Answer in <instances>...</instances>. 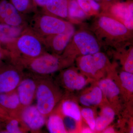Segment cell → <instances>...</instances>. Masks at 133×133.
Instances as JSON below:
<instances>
[{
    "label": "cell",
    "mask_w": 133,
    "mask_h": 133,
    "mask_svg": "<svg viewBox=\"0 0 133 133\" xmlns=\"http://www.w3.org/2000/svg\"><path fill=\"white\" fill-rule=\"evenodd\" d=\"M10 62L19 59H32L48 52L43 38L29 26L6 49Z\"/></svg>",
    "instance_id": "6da1fadb"
},
{
    "label": "cell",
    "mask_w": 133,
    "mask_h": 133,
    "mask_svg": "<svg viewBox=\"0 0 133 133\" xmlns=\"http://www.w3.org/2000/svg\"><path fill=\"white\" fill-rule=\"evenodd\" d=\"M60 87L50 76H39L35 99L39 111L48 117L64 98Z\"/></svg>",
    "instance_id": "3957f363"
},
{
    "label": "cell",
    "mask_w": 133,
    "mask_h": 133,
    "mask_svg": "<svg viewBox=\"0 0 133 133\" xmlns=\"http://www.w3.org/2000/svg\"><path fill=\"white\" fill-rule=\"evenodd\" d=\"M3 122L4 121H3L1 119H0V128H1V127L2 122Z\"/></svg>",
    "instance_id": "8d00e7d4"
},
{
    "label": "cell",
    "mask_w": 133,
    "mask_h": 133,
    "mask_svg": "<svg viewBox=\"0 0 133 133\" xmlns=\"http://www.w3.org/2000/svg\"><path fill=\"white\" fill-rule=\"evenodd\" d=\"M103 95L99 87L96 86L90 92L81 95L79 101L82 105L87 107L97 105L102 102Z\"/></svg>",
    "instance_id": "ffe728a7"
},
{
    "label": "cell",
    "mask_w": 133,
    "mask_h": 133,
    "mask_svg": "<svg viewBox=\"0 0 133 133\" xmlns=\"http://www.w3.org/2000/svg\"><path fill=\"white\" fill-rule=\"evenodd\" d=\"M10 60V53L7 50L3 49L0 46V65L4 63L3 61L6 59Z\"/></svg>",
    "instance_id": "4dcf8cb0"
},
{
    "label": "cell",
    "mask_w": 133,
    "mask_h": 133,
    "mask_svg": "<svg viewBox=\"0 0 133 133\" xmlns=\"http://www.w3.org/2000/svg\"><path fill=\"white\" fill-rule=\"evenodd\" d=\"M72 59L48 52L33 59H19L12 63L35 75L46 76L67 68Z\"/></svg>",
    "instance_id": "7a4b0ae2"
},
{
    "label": "cell",
    "mask_w": 133,
    "mask_h": 133,
    "mask_svg": "<svg viewBox=\"0 0 133 133\" xmlns=\"http://www.w3.org/2000/svg\"><path fill=\"white\" fill-rule=\"evenodd\" d=\"M29 17L18 12L9 0H0V23L17 27L28 26Z\"/></svg>",
    "instance_id": "52a82bcc"
},
{
    "label": "cell",
    "mask_w": 133,
    "mask_h": 133,
    "mask_svg": "<svg viewBox=\"0 0 133 133\" xmlns=\"http://www.w3.org/2000/svg\"><path fill=\"white\" fill-rule=\"evenodd\" d=\"M61 111L62 114L65 117H70L76 121L81 120V111L77 103L73 101L66 99L62 101Z\"/></svg>",
    "instance_id": "ac0fdd59"
},
{
    "label": "cell",
    "mask_w": 133,
    "mask_h": 133,
    "mask_svg": "<svg viewBox=\"0 0 133 133\" xmlns=\"http://www.w3.org/2000/svg\"><path fill=\"white\" fill-rule=\"evenodd\" d=\"M128 15L124 21V25L129 30L133 28V4L131 3L128 6Z\"/></svg>",
    "instance_id": "83f0119b"
},
{
    "label": "cell",
    "mask_w": 133,
    "mask_h": 133,
    "mask_svg": "<svg viewBox=\"0 0 133 133\" xmlns=\"http://www.w3.org/2000/svg\"><path fill=\"white\" fill-rule=\"evenodd\" d=\"M69 23L63 19L38 10L29 18L28 26L43 38L64 32Z\"/></svg>",
    "instance_id": "277c9868"
},
{
    "label": "cell",
    "mask_w": 133,
    "mask_h": 133,
    "mask_svg": "<svg viewBox=\"0 0 133 133\" xmlns=\"http://www.w3.org/2000/svg\"><path fill=\"white\" fill-rule=\"evenodd\" d=\"M107 58L104 54L98 52L93 55H83L79 58V67L85 74L92 76L105 67Z\"/></svg>",
    "instance_id": "8fae6325"
},
{
    "label": "cell",
    "mask_w": 133,
    "mask_h": 133,
    "mask_svg": "<svg viewBox=\"0 0 133 133\" xmlns=\"http://www.w3.org/2000/svg\"><path fill=\"white\" fill-rule=\"evenodd\" d=\"M74 29L69 23L64 32L43 38L47 49L52 54L62 55L70 42L74 34Z\"/></svg>",
    "instance_id": "ba28073f"
},
{
    "label": "cell",
    "mask_w": 133,
    "mask_h": 133,
    "mask_svg": "<svg viewBox=\"0 0 133 133\" xmlns=\"http://www.w3.org/2000/svg\"><path fill=\"white\" fill-rule=\"evenodd\" d=\"M77 2L84 12H88L91 10L90 5L86 0H77Z\"/></svg>",
    "instance_id": "1f68e13d"
},
{
    "label": "cell",
    "mask_w": 133,
    "mask_h": 133,
    "mask_svg": "<svg viewBox=\"0 0 133 133\" xmlns=\"http://www.w3.org/2000/svg\"><path fill=\"white\" fill-rule=\"evenodd\" d=\"M87 1H90V0H86Z\"/></svg>",
    "instance_id": "74e56055"
},
{
    "label": "cell",
    "mask_w": 133,
    "mask_h": 133,
    "mask_svg": "<svg viewBox=\"0 0 133 133\" xmlns=\"http://www.w3.org/2000/svg\"><path fill=\"white\" fill-rule=\"evenodd\" d=\"M66 117L68 120H66V121H64L66 130L67 131L69 129L70 131H74L76 128V121L70 117Z\"/></svg>",
    "instance_id": "f546056e"
},
{
    "label": "cell",
    "mask_w": 133,
    "mask_h": 133,
    "mask_svg": "<svg viewBox=\"0 0 133 133\" xmlns=\"http://www.w3.org/2000/svg\"><path fill=\"white\" fill-rule=\"evenodd\" d=\"M39 76L27 71L16 89L21 104L24 108L32 104L35 99Z\"/></svg>",
    "instance_id": "8992f818"
},
{
    "label": "cell",
    "mask_w": 133,
    "mask_h": 133,
    "mask_svg": "<svg viewBox=\"0 0 133 133\" xmlns=\"http://www.w3.org/2000/svg\"><path fill=\"white\" fill-rule=\"evenodd\" d=\"M68 16L72 19H81L86 16L85 12L79 7L75 0H71L68 4Z\"/></svg>",
    "instance_id": "cb8c5ba5"
},
{
    "label": "cell",
    "mask_w": 133,
    "mask_h": 133,
    "mask_svg": "<svg viewBox=\"0 0 133 133\" xmlns=\"http://www.w3.org/2000/svg\"><path fill=\"white\" fill-rule=\"evenodd\" d=\"M45 124L50 133L67 132L63 119L59 114L52 112L47 117Z\"/></svg>",
    "instance_id": "e0dca14e"
},
{
    "label": "cell",
    "mask_w": 133,
    "mask_h": 133,
    "mask_svg": "<svg viewBox=\"0 0 133 133\" xmlns=\"http://www.w3.org/2000/svg\"><path fill=\"white\" fill-rule=\"evenodd\" d=\"M68 0H50L43 12L58 18H66L68 16Z\"/></svg>",
    "instance_id": "2e32d148"
},
{
    "label": "cell",
    "mask_w": 133,
    "mask_h": 133,
    "mask_svg": "<svg viewBox=\"0 0 133 133\" xmlns=\"http://www.w3.org/2000/svg\"><path fill=\"white\" fill-rule=\"evenodd\" d=\"M24 73L22 67L11 62L0 65V94L16 90Z\"/></svg>",
    "instance_id": "5b68a950"
},
{
    "label": "cell",
    "mask_w": 133,
    "mask_h": 133,
    "mask_svg": "<svg viewBox=\"0 0 133 133\" xmlns=\"http://www.w3.org/2000/svg\"><path fill=\"white\" fill-rule=\"evenodd\" d=\"M124 69L125 71L133 73V50L131 49L129 52L124 64Z\"/></svg>",
    "instance_id": "f1b7e54d"
},
{
    "label": "cell",
    "mask_w": 133,
    "mask_h": 133,
    "mask_svg": "<svg viewBox=\"0 0 133 133\" xmlns=\"http://www.w3.org/2000/svg\"><path fill=\"white\" fill-rule=\"evenodd\" d=\"M5 129L0 131L1 132H2L23 133L27 132L29 131L21 119L11 118L5 122Z\"/></svg>",
    "instance_id": "603a6c76"
},
{
    "label": "cell",
    "mask_w": 133,
    "mask_h": 133,
    "mask_svg": "<svg viewBox=\"0 0 133 133\" xmlns=\"http://www.w3.org/2000/svg\"><path fill=\"white\" fill-rule=\"evenodd\" d=\"M18 12L25 16L34 14L38 10L32 0H9Z\"/></svg>",
    "instance_id": "7402d4cb"
},
{
    "label": "cell",
    "mask_w": 133,
    "mask_h": 133,
    "mask_svg": "<svg viewBox=\"0 0 133 133\" xmlns=\"http://www.w3.org/2000/svg\"><path fill=\"white\" fill-rule=\"evenodd\" d=\"M73 43L83 56L99 52L100 48L97 41L93 36L87 32L81 31L74 35Z\"/></svg>",
    "instance_id": "4fadbf2b"
},
{
    "label": "cell",
    "mask_w": 133,
    "mask_h": 133,
    "mask_svg": "<svg viewBox=\"0 0 133 133\" xmlns=\"http://www.w3.org/2000/svg\"><path fill=\"white\" fill-rule=\"evenodd\" d=\"M81 132L82 133H91L93 132V131L89 127L84 128L82 129Z\"/></svg>",
    "instance_id": "d590c367"
},
{
    "label": "cell",
    "mask_w": 133,
    "mask_h": 133,
    "mask_svg": "<svg viewBox=\"0 0 133 133\" xmlns=\"http://www.w3.org/2000/svg\"><path fill=\"white\" fill-rule=\"evenodd\" d=\"M98 87L101 90L103 95L110 99L117 97L120 93L118 87L110 78L101 79L98 84Z\"/></svg>",
    "instance_id": "44dd1931"
},
{
    "label": "cell",
    "mask_w": 133,
    "mask_h": 133,
    "mask_svg": "<svg viewBox=\"0 0 133 133\" xmlns=\"http://www.w3.org/2000/svg\"><path fill=\"white\" fill-rule=\"evenodd\" d=\"M113 10L116 16L124 21L128 14V7H127L125 5H120L115 7Z\"/></svg>",
    "instance_id": "4316f807"
},
{
    "label": "cell",
    "mask_w": 133,
    "mask_h": 133,
    "mask_svg": "<svg viewBox=\"0 0 133 133\" xmlns=\"http://www.w3.org/2000/svg\"><path fill=\"white\" fill-rule=\"evenodd\" d=\"M98 24L102 30L113 36H122L128 32V29L124 24L109 17L101 16L99 20Z\"/></svg>",
    "instance_id": "5bb4252c"
},
{
    "label": "cell",
    "mask_w": 133,
    "mask_h": 133,
    "mask_svg": "<svg viewBox=\"0 0 133 133\" xmlns=\"http://www.w3.org/2000/svg\"><path fill=\"white\" fill-rule=\"evenodd\" d=\"M50 0H32L33 4L37 9H42L47 5Z\"/></svg>",
    "instance_id": "d6a6232c"
},
{
    "label": "cell",
    "mask_w": 133,
    "mask_h": 133,
    "mask_svg": "<svg viewBox=\"0 0 133 133\" xmlns=\"http://www.w3.org/2000/svg\"><path fill=\"white\" fill-rule=\"evenodd\" d=\"M23 108L16 90L0 94V109L10 118L21 119Z\"/></svg>",
    "instance_id": "7c38bea8"
},
{
    "label": "cell",
    "mask_w": 133,
    "mask_h": 133,
    "mask_svg": "<svg viewBox=\"0 0 133 133\" xmlns=\"http://www.w3.org/2000/svg\"><path fill=\"white\" fill-rule=\"evenodd\" d=\"M28 26L17 27L0 23V46L6 50Z\"/></svg>",
    "instance_id": "9a60e30c"
},
{
    "label": "cell",
    "mask_w": 133,
    "mask_h": 133,
    "mask_svg": "<svg viewBox=\"0 0 133 133\" xmlns=\"http://www.w3.org/2000/svg\"><path fill=\"white\" fill-rule=\"evenodd\" d=\"M107 1H110V0H107Z\"/></svg>",
    "instance_id": "f35d334b"
},
{
    "label": "cell",
    "mask_w": 133,
    "mask_h": 133,
    "mask_svg": "<svg viewBox=\"0 0 133 133\" xmlns=\"http://www.w3.org/2000/svg\"><path fill=\"white\" fill-rule=\"evenodd\" d=\"M102 131V132L104 133H113L115 132L114 129L112 127H109L107 128H106Z\"/></svg>",
    "instance_id": "e575fe53"
},
{
    "label": "cell",
    "mask_w": 133,
    "mask_h": 133,
    "mask_svg": "<svg viewBox=\"0 0 133 133\" xmlns=\"http://www.w3.org/2000/svg\"><path fill=\"white\" fill-rule=\"evenodd\" d=\"M20 118L29 131L37 132L46 124L47 118L39 111L36 105L31 104L23 108Z\"/></svg>",
    "instance_id": "9c48e42d"
},
{
    "label": "cell",
    "mask_w": 133,
    "mask_h": 133,
    "mask_svg": "<svg viewBox=\"0 0 133 133\" xmlns=\"http://www.w3.org/2000/svg\"><path fill=\"white\" fill-rule=\"evenodd\" d=\"M60 71L58 76L59 84H57L66 90H79L87 84V80L84 77L72 68L67 67Z\"/></svg>",
    "instance_id": "30bf717a"
},
{
    "label": "cell",
    "mask_w": 133,
    "mask_h": 133,
    "mask_svg": "<svg viewBox=\"0 0 133 133\" xmlns=\"http://www.w3.org/2000/svg\"><path fill=\"white\" fill-rule=\"evenodd\" d=\"M90 4L91 7L95 10H98L100 8V6L94 0H90Z\"/></svg>",
    "instance_id": "836d02e7"
},
{
    "label": "cell",
    "mask_w": 133,
    "mask_h": 133,
    "mask_svg": "<svg viewBox=\"0 0 133 133\" xmlns=\"http://www.w3.org/2000/svg\"><path fill=\"white\" fill-rule=\"evenodd\" d=\"M115 112L111 107H106L102 109L101 114L95 119V128L98 131H103L114 120Z\"/></svg>",
    "instance_id": "d6986e66"
},
{
    "label": "cell",
    "mask_w": 133,
    "mask_h": 133,
    "mask_svg": "<svg viewBox=\"0 0 133 133\" xmlns=\"http://www.w3.org/2000/svg\"><path fill=\"white\" fill-rule=\"evenodd\" d=\"M97 1H99V0H97Z\"/></svg>",
    "instance_id": "ab89813d"
},
{
    "label": "cell",
    "mask_w": 133,
    "mask_h": 133,
    "mask_svg": "<svg viewBox=\"0 0 133 133\" xmlns=\"http://www.w3.org/2000/svg\"><path fill=\"white\" fill-rule=\"evenodd\" d=\"M81 116L88 124L89 127L93 131L95 130V119L93 111L89 108H83L81 111Z\"/></svg>",
    "instance_id": "484cf974"
},
{
    "label": "cell",
    "mask_w": 133,
    "mask_h": 133,
    "mask_svg": "<svg viewBox=\"0 0 133 133\" xmlns=\"http://www.w3.org/2000/svg\"><path fill=\"white\" fill-rule=\"evenodd\" d=\"M122 86L129 92H133V73L125 71H122L119 75Z\"/></svg>",
    "instance_id": "d4e9b609"
}]
</instances>
